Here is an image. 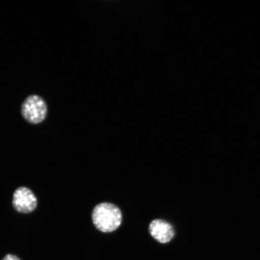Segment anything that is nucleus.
Here are the masks:
<instances>
[{"label": "nucleus", "mask_w": 260, "mask_h": 260, "mask_svg": "<svg viewBox=\"0 0 260 260\" xmlns=\"http://www.w3.org/2000/svg\"><path fill=\"white\" fill-rule=\"evenodd\" d=\"M92 217L94 225L103 233H111L118 229L122 219L119 208L109 203L98 204L93 209Z\"/></svg>", "instance_id": "1"}, {"label": "nucleus", "mask_w": 260, "mask_h": 260, "mask_svg": "<svg viewBox=\"0 0 260 260\" xmlns=\"http://www.w3.org/2000/svg\"><path fill=\"white\" fill-rule=\"evenodd\" d=\"M21 113L26 121L31 124H39L46 119L48 106L43 98L38 95L27 96L22 103Z\"/></svg>", "instance_id": "2"}, {"label": "nucleus", "mask_w": 260, "mask_h": 260, "mask_svg": "<svg viewBox=\"0 0 260 260\" xmlns=\"http://www.w3.org/2000/svg\"><path fill=\"white\" fill-rule=\"evenodd\" d=\"M12 205L18 212L28 214L37 209L38 200L30 188L20 187L15 191L13 195Z\"/></svg>", "instance_id": "3"}, {"label": "nucleus", "mask_w": 260, "mask_h": 260, "mask_svg": "<svg viewBox=\"0 0 260 260\" xmlns=\"http://www.w3.org/2000/svg\"><path fill=\"white\" fill-rule=\"evenodd\" d=\"M149 233L153 238L160 243H167L173 239V227L167 221L161 219L152 220L149 226Z\"/></svg>", "instance_id": "4"}, {"label": "nucleus", "mask_w": 260, "mask_h": 260, "mask_svg": "<svg viewBox=\"0 0 260 260\" xmlns=\"http://www.w3.org/2000/svg\"><path fill=\"white\" fill-rule=\"evenodd\" d=\"M2 260H21L17 256L13 254L6 255Z\"/></svg>", "instance_id": "5"}]
</instances>
